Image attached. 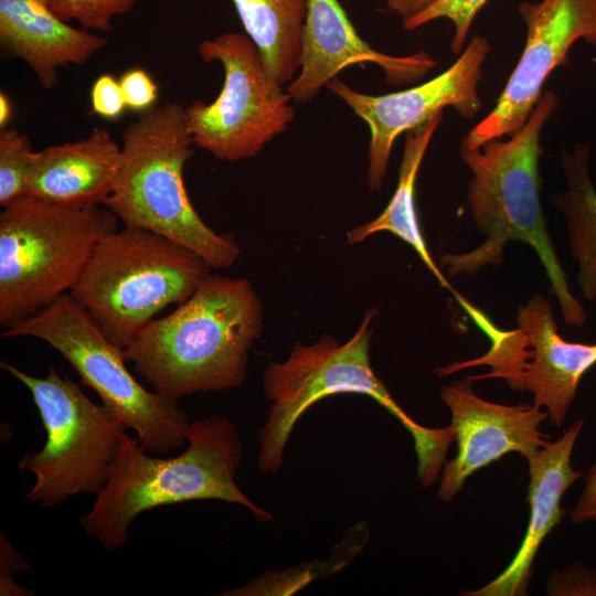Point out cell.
<instances>
[{"label":"cell","instance_id":"14","mask_svg":"<svg viewBox=\"0 0 596 596\" xmlns=\"http://www.w3.org/2000/svg\"><path fill=\"white\" fill-rule=\"evenodd\" d=\"M373 63L392 85L415 84L435 68L421 51L393 56L374 50L358 33L339 0H307L300 67L287 92L296 103H308L344 68Z\"/></svg>","mask_w":596,"mask_h":596},{"label":"cell","instance_id":"13","mask_svg":"<svg viewBox=\"0 0 596 596\" xmlns=\"http://www.w3.org/2000/svg\"><path fill=\"white\" fill-rule=\"evenodd\" d=\"M472 375L445 386L440 398L451 414L456 456L446 461L438 498L451 501L477 470L517 451L525 459L550 443L540 430L549 416L541 407L521 403L504 405L479 397L471 389Z\"/></svg>","mask_w":596,"mask_h":596},{"label":"cell","instance_id":"2","mask_svg":"<svg viewBox=\"0 0 596 596\" xmlns=\"http://www.w3.org/2000/svg\"><path fill=\"white\" fill-rule=\"evenodd\" d=\"M263 319L247 279L209 272L190 298L153 319L124 349L125 358L157 393L173 401L236 389L246 379Z\"/></svg>","mask_w":596,"mask_h":596},{"label":"cell","instance_id":"16","mask_svg":"<svg viewBox=\"0 0 596 596\" xmlns=\"http://www.w3.org/2000/svg\"><path fill=\"white\" fill-rule=\"evenodd\" d=\"M584 419L575 421L555 441L529 458L528 501L530 518L523 541L508 567L485 586L461 593L466 596H524L532 577L534 557L549 533L564 514L561 500L566 490L582 478L571 458Z\"/></svg>","mask_w":596,"mask_h":596},{"label":"cell","instance_id":"6","mask_svg":"<svg viewBox=\"0 0 596 596\" xmlns=\"http://www.w3.org/2000/svg\"><path fill=\"white\" fill-rule=\"evenodd\" d=\"M210 268L184 245L124 225L96 245L70 294L126 349L163 309L190 298Z\"/></svg>","mask_w":596,"mask_h":596},{"label":"cell","instance_id":"17","mask_svg":"<svg viewBox=\"0 0 596 596\" xmlns=\"http://www.w3.org/2000/svg\"><path fill=\"white\" fill-rule=\"evenodd\" d=\"M121 146L103 128L84 139L35 151L25 195L63 207L103 205L114 190Z\"/></svg>","mask_w":596,"mask_h":596},{"label":"cell","instance_id":"30","mask_svg":"<svg viewBox=\"0 0 596 596\" xmlns=\"http://www.w3.org/2000/svg\"><path fill=\"white\" fill-rule=\"evenodd\" d=\"M438 0H385L386 8L395 15L402 19V23L406 22Z\"/></svg>","mask_w":596,"mask_h":596},{"label":"cell","instance_id":"31","mask_svg":"<svg viewBox=\"0 0 596 596\" xmlns=\"http://www.w3.org/2000/svg\"><path fill=\"white\" fill-rule=\"evenodd\" d=\"M11 105L10 100L8 99L7 95L1 92L0 94V126L1 129L6 128L8 121L11 117Z\"/></svg>","mask_w":596,"mask_h":596},{"label":"cell","instance_id":"19","mask_svg":"<svg viewBox=\"0 0 596 596\" xmlns=\"http://www.w3.org/2000/svg\"><path fill=\"white\" fill-rule=\"evenodd\" d=\"M444 111L426 123L405 132V143L398 170L396 190L384 211L373 221L354 227L347 233L349 244H358L379 232H390L419 256L425 266L433 273L439 284L456 296L459 304L466 300L456 292L447 278L434 262L418 223L415 206V184L421 163L430 140L441 124Z\"/></svg>","mask_w":596,"mask_h":596},{"label":"cell","instance_id":"25","mask_svg":"<svg viewBox=\"0 0 596 596\" xmlns=\"http://www.w3.org/2000/svg\"><path fill=\"white\" fill-rule=\"evenodd\" d=\"M545 590L552 596H596V570L585 564H571L549 577Z\"/></svg>","mask_w":596,"mask_h":596},{"label":"cell","instance_id":"27","mask_svg":"<svg viewBox=\"0 0 596 596\" xmlns=\"http://www.w3.org/2000/svg\"><path fill=\"white\" fill-rule=\"evenodd\" d=\"M32 572L31 566L10 544L3 532H0V595L30 596L33 590L19 586L13 576Z\"/></svg>","mask_w":596,"mask_h":596},{"label":"cell","instance_id":"24","mask_svg":"<svg viewBox=\"0 0 596 596\" xmlns=\"http://www.w3.org/2000/svg\"><path fill=\"white\" fill-rule=\"evenodd\" d=\"M488 0H438L415 18L403 22L407 31L416 30L438 19H449L455 28L450 50L460 54L465 49L470 26Z\"/></svg>","mask_w":596,"mask_h":596},{"label":"cell","instance_id":"12","mask_svg":"<svg viewBox=\"0 0 596 596\" xmlns=\"http://www.w3.org/2000/svg\"><path fill=\"white\" fill-rule=\"evenodd\" d=\"M518 11L526 26L523 52L494 107L460 148L511 136L530 117L549 75L567 63L571 46L578 40L596 46V0L523 1Z\"/></svg>","mask_w":596,"mask_h":596},{"label":"cell","instance_id":"15","mask_svg":"<svg viewBox=\"0 0 596 596\" xmlns=\"http://www.w3.org/2000/svg\"><path fill=\"white\" fill-rule=\"evenodd\" d=\"M517 322L530 348L519 391H530L533 404L545 407L552 425L561 427L575 400L579 381L596 364V343L563 339L557 331L552 304L540 294L519 306Z\"/></svg>","mask_w":596,"mask_h":596},{"label":"cell","instance_id":"26","mask_svg":"<svg viewBox=\"0 0 596 596\" xmlns=\"http://www.w3.org/2000/svg\"><path fill=\"white\" fill-rule=\"evenodd\" d=\"M126 106L131 110L146 111L153 107L158 97L156 83L141 68H132L119 79Z\"/></svg>","mask_w":596,"mask_h":596},{"label":"cell","instance_id":"5","mask_svg":"<svg viewBox=\"0 0 596 596\" xmlns=\"http://www.w3.org/2000/svg\"><path fill=\"white\" fill-rule=\"evenodd\" d=\"M121 164L103 203L126 226L167 236L200 255L211 268L235 264L240 248L201 219L188 195L183 170L194 155L185 108L178 103L152 107L121 134Z\"/></svg>","mask_w":596,"mask_h":596},{"label":"cell","instance_id":"29","mask_svg":"<svg viewBox=\"0 0 596 596\" xmlns=\"http://www.w3.org/2000/svg\"><path fill=\"white\" fill-rule=\"evenodd\" d=\"M571 521L574 524L596 521V460L584 477V487L571 512Z\"/></svg>","mask_w":596,"mask_h":596},{"label":"cell","instance_id":"18","mask_svg":"<svg viewBox=\"0 0 596 596\" xmlns=\"http://www.w3.org/2000/svg\"><path fill=\"white\" fill-rule=\"evenodd\" d=\"M107 39L62 20L44 0H0V45L6 56L24 61L40 85L53 88L58 70L84 65Z\"/></svg>","mask_w":596,"mask_h":596},{"label":"cell","instance_id":"7","mask_svg":"<svg viewBox=\"0 0 596 596\" xmlns=\"http://www.w3.org/2000/svg\"><path fill=\"white\" fill-rule=\"evenodd\" d=\"M106 206L68 209L22 196L0 213V326L43 310L78 281L96 245L117 230Z\"/></svg>","mask_w":596,"mask_h":596},{"label":"cell","instance_id":"28","mask_svg":"<svg viewBox=\"0 0 596 596\" xmlns=\"http://www.w3.org/2000/svg\"><path fill=\"white\" fill-rule=\"evenodd\" d=\"M93 113L106 119H116L125 110L126 103L119 81L110 74L100 75L91 91Z\"/></svg>","mask_w":596,"mask_h":596},{"label":"cell","instance_id":"20","mask_svg":"<svg viewBox=\"0 0 596 596\" xmlns=\"http://www.w3.org/2000/svg\"><path fill=\"white\" fill-rule=\"evenodd\" d=\"M246 35L270 77L289 84L298 74L307 0H232Z\"/></svg>","mask_w":596,"mask_h":596},{"label":"cell","instance_id":"11","mask_svg":"<svg viewBox=\"0 0 596 596\" xmlns=\"http://www.w3.org/2000/svg\"><path fill=\"white\" fill-rule=\"evenodd\" d=\"M491 51L486 36L476 35L453 65L436 77L407 89L370 95L358 92L338 77L327 88L342 99L369 127L368 183L380 190L396 139L451 107L462 119L475 118L481 109L479 83Z\"/></svg>","mask_w":596,"mask_h":596},{"label":"cell","instance_id":"9","mask_svg":"<svg viewBox=\"0 0 596 596\" xmlns=\"http://www.w3.org/2000/svg\"><path fill=\"white\" fill-rule=\"evenodd\" d=\"M1 337H31L56 350L77 372L81 384L94 390L137 434L150 454H168L187 445L190 426L177 401L146 389L126 365L124 349L114 344L70 292L6 328Z\"/></svg>","mask_w":596,"mask_h":596},{"label":"cell","instance_id":"10","mask_svg":"<svg viewBox=\"0 0 596 596\" xmlns=\"http://www.w3.org/2000/svg\"><path fill=\"white\" fill-rule=\"evenodd\" d=\"M198 53L222 65L224 81L214 100H195L185 108L194 145L227 162L257 156L294 120L292 97L270 77L246 34L226 32L204 40Z\"/></svg>","mask_w":596,"mask_h":596},{"label":"cell","instance_id":"22","mask_svg":"<svg viewBox=\"0 0 596 596\" xmlns=\"http://www.w3.org/2000/svg\"><path fill=\"white\" fill-rule=\"evenodd\" d=\"M35 150L30 138L13 128L0 132V205L25 196L26 182Z\"/></svg>","mask_w":596,"mask_h":596},{"label":"cell","instance_id":"21","mask_svg":"<svg viewBox=\"0 0 596 596\" xmlns=\"http://www.w3.org/2000/svg\"><path fill=\"white\" fill-rule=\"evenodd\" d=\"M561 167L567 190L551 203L567 224L570 248L578 264L577 283L586 300L596 299V190L588 170L589 146L576 142L574 150L561 149Z\"/></svg>","mask_w":596,"mask_h":596},{"label":"cell","instance_id":"1","mask_svg":"<svg viewBox=\"0 0 596 596\" xmlns=\"http://www.w3.org/2000/svg\"><path fill=\"white\" fill-rule=\"evenodd\" d=\"M558 105L557 95L545 91L528 120L508 140L498 138L476 148H460L461 158L472 173L467 203L486 240L470 252L441 255L440 265L449 277L470 276L486 266H500L510 241L525 243L538 254L566 324L583 327L587 315L571 292L540 199L541 134Z\"/></svg>","mask_w":596,"mask_h":596},{"label":"cell","instance_id":"8","mask_svg":"<svg viewBox=\"0 0 596 596\" xmlns=\"http://www.w3.org/2000/svg\"><path fill=\"white\" fill-rule=\"evenodd\" d=\"M0 366L29 390L46 433L44 446L19 461L21 471L35 477L28 502L53 508L81 493L97 494L128 429L124 421L53 365L43 377L4 360Z\"/></svg>","mask_w":596,"mask_h":596},{"label":"cell","instance_id":"23","mask_svg":"<svg viewBox=\"0 0 596 596\" xmlns=\"http://www.w3.org/2000/svg\"><path fill=\"white\" fill-rule=\"evenodd\" d=\"M137 0H44L64 21L87 30L109 31L115 17L129 12Z\"/></svg>","mask_w":596,"mask_h":596},{"label":"cell","instance_id":"3","mask_svg":"<svg viewBox=\"0 0 596 596\" xmlns=\"http://www.w3.org/2000/svg\"><path fill=\"white\" fill-rule=\"evenodd\" d=\"M243 444L236 425L223 414L190 424L187 448L177 456L150 455L125 433L105 487L79 524L104 550L123 549L134 520L149 510L194 500L240 504L259 522L272 514L238 487Z\"/></svg>","mask_w":596,"mask_h":596},{"label":"cell","instance_id":"4","mask_svg":"<svg viewBox=\"0 0 596 596\" xmlns=\"http://www.w3.org/2000/svg\"><path fill=\"white\" fill-rule=\"evenodd\" d=\"M376 312V308L369 309L355 333L344 343L324 334L309 345L297 343L284 362L268 364L264 391L270 408L258 433L257 464L263 472L275 473L280 469L294 426L310 406L336 394L353 393L377 402L411 434L421 486L428 488L439 480L447 450L455 441L453 426L427 427L415 422L376 376L370 362L371 321Z\"/></svg>","mask_w":596,"mask_h":596}]
</instances>
